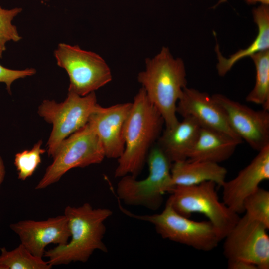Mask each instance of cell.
<instances>
[{
    "label": "cell",
    "instance_id": "10",
    "mask_svg": "<svg viewBox=\"0 0 269 269\" xmlns=\"http://www.w3.org/2000/svg\"><path fill=\"white\" fill-rule=\"evenodd\" d=\"M262 223L245 214L224 238L223 254L227 260L240 259L258 269H269V236Z\"/></svg>",
    "mask_w": 269,
    "mask_h": 269
},
{
    "label": "cell",
    "instance_id": "27",
    "mask_svg": "<svg viewBox=\"0 0 269 269\" xmlns=\"http://www.w3.org/2000/svg\"><path fill=\"white\" fill-rule=\"evenodd\" d=\"M5 174V169L3 160L0 156V188L4 180Z\"/></svg>",
    "mask_w": 269,
    "mask_h": 269
},
{
    "label": "cell",
    "instance_id": "11",
    "mask_svg": "<svg viewBox=\"0 0 269 269\" xmlns=\"http://www.w3.org/2000/svg\"><path fill=\"white\" fill-rule=\"evenodd\" d=\"M234 133L258 152L269 145V111L254 110L221 94L212 95Z\"/></svg>",
    "mask_w": 269,
    "mask_h": 269
},
{
    "label": "cell",
    "instance_id": "29",
    "mask_svg": "<svg viewBox=\"0 0 269 269\" xmlns=\"http://www.w3.org/2000/svg\"><path fill=\"white\" fill-rule=\"evenodd\" d=\"M227 0H220L219 1V2L217 3V4L216 5V6H215L214 7L217 6L218 4H220V3H223V2H225Z\"/></svg>",
    "mask_w": 269,
    "mask_h": 269
},
{
    "label": "cell",
    "instance_id": "13",
    "mask_svg": "<svg viewBox=\"0 0 269 269\" xmlns=\"http://www.w3.org/2000/svg\"><path fill=\"white\" fill-rule=\"evenodd\" d=\"M269 179V145L258 154L235 177L222 185L224 203L239 214L244 212L245 199L259 187L263 181Z\"/></svg>",
    "mask_w": 269,
    "mask_h": 269
},
{
    "label": "cell",
    "instance_id": "22",
    "mask_svg": "<svg viewBox=\"0 0 269 269\" xmlns=\"http://www.w3.org/2000/svg\"><path fill=\"white\" fill-rule=\"evenodd\" d=\"M244 212L249 218L269 229V191L259 187L243 203Z\"/></svg>",
    "mask_w": 269,
    "mask_h": 269
},
{
    "label": "cell",
    "instance_id": "15",
    "mask_svg": "<svg viewBox=\"0 0 269 269\" xmlns=\"http://www.w3.org/2000/svg\"><path fill=\"white\" fill-rule=\"evenodd\" d=\"M176 112L182 117L193 118L201 128L216 130L241 140L231 129L221 107L206 93L186 87L177 102Z\"/></svg>",
    "mask_w": 269,
    "mask_h": 269
},
{
    "label": "cell",
    "instance_id": "2",
    "mask_svg": "<svg viewBox=\"0 0 269 269\" xmlns=\"http://www.w3.org/2000/svg\"><path fill=\"white\" fill-rule=\"evenodd\" d=\"M64 215L70 232V241L45 251L44 257L53 266L71 262H86L95 250L107 252L103 241L106 231L105 221L112 215L106 208H93L89 203L78 207L68 206Z\"/></svg>",
    "mask_w": 269,
    "mask_h": 269
},
{
    "label": "cell",
    "instance_id": "3",
    "mask_svg": "<svg viewBox=\"0 0 269 269\" xmlns=\"http://www.w3.org/2000/svg\"><path fill=\"white\" fill-rule=\"evenodd\" d=\"M137 80L162 115L165 128L175 126L179 122L177 104L187 83L183 60L163 47L154 57L145 59V69L138 73Z\"/></svg>",
    "mask_w": 269,
    "mask_h": 269
},
{
    "label": "cell",
    "instance_id": "12",
    "mask_svg": "<svg viewBox=\"0 0 269 269\" xmlns=\"http://www.w3.org/2000/svg\"><path fill=\"white\" fill-rule=\"evenodd\" d=\"M132 102L104 107L98 104L88 123L93 129L103 147L105 157L118 159L125 148L124 129Z\"/></svg>",
    "mask_w": 269,
    "mask_h": 269
},
{
    "label": "cell",
    "instance_id": "4",
    "mask_svg": "<svg viewBox=\"0 0 269 269\" xmlns=\"http://www.w3.org/2000/svg\"><path fill=\"white\" fill-rule=\"evenodd\" d=\"M149 173L141 180L127 175L121 177L116 193L119 199L127 205L142 206L155 211L162 205L163 196L175 187L171 176L172 163L156 144L147 159Z\"/></svg>",
    "mask_w": 269,
    "mask_h": 269
},
{
    "label": "cell",
    "instance_id": "6",
    "mask_svg": "<svg viewBox=\"0 0 269 269\" xmlns=\"http://www.w3.org/2000/svg\"><path fill=\"white\" fill-rule=\"evenodd\" d=\"M216 186L212 181L192 186H176L167 202L182 216L189 218L194 213L203 214L224 239L240 217L219 200Z\"/></svg>",
    "mask_w": 269,
    "mask_h": 269
},
{
    "label": "cell",
    "instance_id": "7",
    "mask_svg": "<svg viewBox=\"0 0 269 269\" xmlns=\"http://www.w3.org/2000/svg\"><path fill=\"white\" fill-rule=\"evenodd\" d=\"M98 104L95 92L84 96L68 92L65 100H44L38 109V114L52 125L47 143L48 155L52 158L63 141L84 126Z\"/></svg>",
    "mask_w": 269,
    "mask_h": 269
},
{
    "label": "cell",
    "instance_id": "23",
    "mask_svg": "<svg viewBox=\"0 0 269 269\" xmlns=\"http://www.w3.org/2000/svg\"><path fill=\"white\" fill-rule=\"evenodd\" d=\"M42 141H38L32 149L17 153L15 156L14 165L18 172V178L25 180L31 176L41 162V155L46 150L41 148Z\"/></svg>",
    "mask_w": 269,
    "mask_h": 269
},
{
    "label": "cell",
    "instance_id": "19",
    "mask_svg": "<svg viewBox=\"0 0 269 269\" xmlns=\"http://www.w3.org/2000/svg\"><path fill=\"white\" fill-rule=\"evenodd\" d=\"M252 15L258 27V33L247 48L239 50L226 58L222 55L218 45L216 44L215 51L218 60L216 68L219 76H224L241 59L269 49V5L260 4L253 9Z\"/></svg>",
    "mask_w": 269,
    "mask_h": 269
},
{
    "label": "cell",
    "instance_id": "17",
    "mask_svg": "<svg viewBox=\"0 0 269 269\" xmlns=\"http://www.w3.org/2000/svg\"><path fill=\"white\" fill-rule=\"evenodd\" d=\"M242 142L223 133L201 128L187 159L219 164L228 159Z\"/></svg>",
    "mask_w": 269,
    "mask_h": 269
},
{
    "label": "cell",
    "instance_id": "20",
    "mask_svg": "<svg viewBox=\"0 0 269 269\" xmlns=\"http://www.w3.org/2000/svg\"><path fill=\"white\" fill-rule=\"evenodd\" d=\"M250 57L255 65L256 78L246 100L269 111V49L256 53Z\"/></svg>",
    "mask_w": 269,
    "mask_h": 269
},
{
    "label": "cell",
    "instance_id": "5",
    "mask_svg": "<svg viewBox=\"0 0 269 269\" xmlns=\"http://www.w3.org/2000/svg\"><path fill=\"white\" fill-rule=\"evenodd\" d=\"M119 208L123 213L130 217L152 224L162 238L197 250L211 251L223 239L210 221L191 220L175 211L167 201L161 212L153 214H135L120 205Z\"/></svg>",
    "mask_w": 269,
    "mask_h": 269
},
{
    "label": "cell",
    "instance_id": "26",
    "mask_svg": "<svg viewBox=\"0 0 269 269\" xmlns=\"http://www.w3.org/2000/svg\"><path fill=\"white\" fill-rule=\"evenodd\" d=\"M227 268L229 269H258L253 263L240 259L227 260Z\"/></svg>",
    "mask_w": 269,
    "mask_h": 269
},
{
    "label": "cell",
    "instance_id": "8",
    "mask_svg": "<svg viewBox=\"0 0 269 269\" xmlns=\"http://www.w3.org/2000/svg\"><path fill=\"white\" fill-rule=\"evenodd\" d=\"M105 158L102 145L87 123L63 141L35 189H43L58 182L73 168L99 164Z\"/></svg>",
    "mask_w": 269,
    "mask_h": 269
},
{
    "label": "cell",
    "instance_id": "9",
    "mask_svg": "<svg viewBox=\"0 0 269 269\" xmlns=\"http://www.w3.org/2000/svg\"><path fill=\"white\" fill-rule=\"evenodd\" d=\"M57 65L69 78L68 92L84 96L107 84L112 79L111 69L97 53L78 45L61 43L54 52Z\"/></svg>",
    "mask_w": 269,
    "mask_h": 269
},
{
    "label": "cell",
    "instance_id": "14",
    "mask_svg": "<svg viewBox=\"0 0 269 269\" xmlns=\"http://www.w3.org/2000/svg\"><path fill=\"white\" fill-rule=\"evenodd\" d=\"M10 228L19 236L21 243L31 253L40 257H43L48 245H65L70 238L64 215L42 221L21 220L10 224Z\"/></svg>",
    "mask_w": 269,
    "mask_h": 269
},
{
    "label": "cell",
    "instance_id": "18",
    "mask_svg": "<svg viewBox=\"0 0 269 269\" xmlns=\"http://www.w3.org/2000/svg\"><path fill=\"white\" fill-rule=\"evenodd\" d=\"M171 174L175 186H192L212 181L222 186L226 181L227 170L219 163L187 159L173 162Z\"/></svg>",
    "mask_w": 269,
    "mask_h": 269
},
{
    "label": "cell",
    "instance_id": "24",
    "mask_svg": "<svg viewBox=\"0 0 269 269\" xmlns=\"http://www.w3.org/2000/svg\"><path fill=\"white\" fill-rule=\"evenodd\" d=\"M22 11L21 8L15 7L5 9L0 6V58L6 50V44L10 41L15 42L20 41L22 37L19 35L16 27L12 24V21Z\"/></svg>",
    "mask_w": 269,
    "mask_h": 269
},
{
    "label": "cell",
    "instance_id": "25",
    "mask_svg": "<svg viewBox=\"0 0 269 269\" xmlns=\"http://www.w3.org/2000/svg\"><path fill=\"white\" fill-rule=\"evenodd\" d=\"M36 71L34 68H27L24 70H13L3 67L0 64V83L6 84V89L11 94V85L17 79L24 78L34 75Z\"/></svg>",
    "mask_w": 269,
    "mask_h": 269
},
{
    "label": "cell",
    "instance_id": "1",
    "mask_svg": "<svg viewBox=\"0 0 269 269\" xmlns=\"http://www.w3.org/2000/svg\"><path fill=\"white\" fill-rule=\"evenodd\" d=\"M163 118L141 87L134 97L124 129L125 148L118 159L114 176L131 175L135 178L142 171L148 154L163 130Z\"/></svg>",
    "mask_w": 269,
    "mask_h": 269
},
{
    "label": "cell",
    "instance_id": "21",
    "mask_svg": "<svg viewBox=\"0 0 269 269\" xmlns=\"http://www.w3.org/2000/svg\"><path fill=\"white\" fill-rule=\"evenodd\" d=\"M0 269H50L52 266L42 257L31 253L21 243L8 251L0 248Z\"/></svg>",
    "mask_w": 269,
    "mask_h": 269
},
{
    "label": "cell",
    "instance_id": "16",
    "mask_svg": "<svg viewBox=\"0 0 269 269\" xmlns=\"http://www.w3.org/2000/svg\"><path fill=\"white\" fill-rule=\"evenodd\" d=\"M200 129L201 127L193 118L183 117L173 127L163 129L156 144L172 163L186 160Z\"/></svg>",
    "mask_w": 269,
    "mask_h": 269
},
{
    "label": "cell",
    "instance_id": "28",
    "mask_svg": "<svg viewBox=\"0 0 269 269\" xmlns=\"http://www.w3.org/2000/svg\"><path fill=\"white\" fill-rule=\"evenodd\" d=\"M244 1L248 5L260 3V4L269 5V0H244Z\"/></svg>",
    "mask_w": 269,
    "mask_h": 269
}]
</instances>
